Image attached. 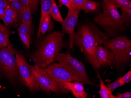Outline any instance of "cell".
Instances as JSON below:
<instances>
[{
    "label": "cell",
    "instance_id": "obj_16",
    "mask_svg": "<svg viewBox=\"0 0 131 98\" xmlns=\"http://www.w3.org/2000/svg\"><path fill=\"white\" fill-rule=\"evenodd\" d=\"M100 80V88L99 91V95L101 98H116V96L113 95L112 93L104 83L100 74H99Z\"/></svg>",
    "mask_w": 131,
    "mask_h": 98
},
{
    "label": "cell",
    "instance_id": "obj_14",
    "mask_svg": "<svg viewBox=\"0 0 131 98\" xmlns=\"http://www.w3.org/2000/svg\"><path fill=\"white\" fill-rule=\"evenodd\" d=\"M53 29V24L52 22L50 15L46 17L42 22L39 30H38L37 40L40 38L41 34L43 35L47 32L52 31Z\"/></svg>",
    "mask_w": 131,
    "mask_h": 98
},
{
    "label": "cell",
    "instance_id": "obj_5",
    "mask_svg": "<svg viewBox=\"0 0 131 98\" xmlns=\"http://www.w3.org/2000/svg\"><path fill=\"white\" fill-rule=\"evenodd\" d=\"M16 51L9 44L7 47H3L0 49V69L11 81L15 82L19 79L16 57Z\"/></svg>",
    "mask_w": 131,
    "mask_h": 98
},
{
    "label": "cell",
    "instance_id": "obj_25",
    "mask_svg": "<svg viewBox=\"0 0 131 98\" xmlns=\"http://www.w3.org/2000/svg\"><path fill=\"white\" fill-rule=\"evenodd\" d=\"M4 10H5V15L6 16L12 17L14 18H16L19 16V15L17 11L9 4L7 6V7L5 8Z\"/></svg>",
    "mask_w": 131,
    "mask_h": 98
},
{
    "label": "cell",
    "instance_id": "obj_34",
    "mask_svg": "<svg viewBox=\"0 0 131 98\" xmlns=\"http://www.w3.org/2000/svg\"><path fill=\"white\" fill-rule=\"evenodd\" d=\"M5 15L4 9H0V19L3 20Z\"/></svg>",
    "mask_w": 131,
    "mask_h": 98
},
{
    "label": "cell",
    "instance_id": "obj_9",
    "mask_svg": "<svg viewBox=\"0 0 131 98\" xmlns=\"http://www.w3.org/2000/svg\"><path fill=\"white\" fill-rule=\"evenodd\" d=\"M31 68L33 76L40 89L49 94L50 91L57 94L61 93L60 90L49 78L43 69L41 68L35 64L31 66Z\"/></svg>",
    "mask_w": 131,
    "mask_h": 98
},
{
    "label": "cell",
    "instance_id": "obj_11",
    "mask_svg": "<svg viewBox=\"0 0 131 98\" xmlns=\"http://www.w3.org/2000/svg\"><path fill=\"white\" fill-rule=\"evenodd\" d=\"M96 57L100 66L112 65L115 58L114 53L110 49L99 45L96 49Z\"/></svg>",
    "mask_w": 131,
    "mask_h": 98
},
{
    "label": "cell",
    "instance_id": "obj_36",
    "mask_svg": "<svg viewBox=\"0 0 131 98\" xmlns=\"http://www.w3.org/2000/svg\"><path fill=\"white\" fill-rule=\"evenodd\" d=\"M8 1L9 2H12L15 1V0H8Z\"/></svg>",
    "mask_w": 131,
    "mask_h": 98
},
{
    "label": "cell",
    "instance_id": "obj_33",
    "mask_svg": "<svg viewBox=\"0 0 131 98\" xmlns=\"http://www.w3.org/2000/svg\"><path fill=\"white\" fill-rule=\"evenodd\" d=\"M59 2L61 4L67 6L68 9L71 7L70 3L69 0H59Z\"/></svg>",
    "mask_w": 131,
    "mask_h": 98
},
{
    "label": "cell",
    "instance_id": "obj_28",
    "mask_svg": "<svg viewBox=\"0 0 131 98\" xmlns=\"http://www.w3.org/2000/svg\"><path fill=\"white\" fill-rule=\"evenodd\" d=\"M123 86L126 84L130 82L131 81V71H129L126 74L120 77Z\"/></svg>",
    "mask_w": 131,
    "mask_h": 98
},
{
    "label": "cell",
    "instance_id": "obj_27",
    "mask_svg": "<svg viewBox=\"0 0 131 98\" xmlns=\"http://www.w3.org/2000/svg\"><path fill=\"white\" fill-rule=\"evenodd\" d=\"M19 36L23 44L25 45V46L28 49H29L30 46L31 38L25 34L20 33H19Z\"/></svg>",
    "mask_w": 131,
    "mask_h": 98
},
{
    "label": "cell",
    "instance_id": "obj_17",
    "mask_svg": "<svg viewBox=\"0 0 131 98\" xmlns=\"http://www.w3.org/2000/svg\"><path fill=\"white\" fill-rule=\"evenodd\" d=\"M31 14L32 13L29 9V7H27L19 15L23 23L27 25L31 28L32 21Z\"/></svg>",
    "mask_w": 131,
    "mask_h": 98
},
{
    "label": "cell",
    "instance_id": "obj_20",
    "mask_svg": "<svg viewBox=\"0 0 131 98\" xmlns=\"http://www.w3.org/2000/svg\"><path fill=\"white\" fill-rule=\"evenodd\" d=\"M122 13L121 15V20L124 26L131 20V7L122 8Z\"/></svg>",
    "mask_w": 131,
    "mask_h": 98
},
{
    "label": "cell",
    "instance_id": "obj_31",
    "mask_svg": "<svg viewBox=\"0 0 131 98\" xmlns=\"http://www.w3.org/2000/svg\"><path fill=\"white\" fill-rule=\"evenodd\" d=\"M116 98H131V92H127L123 93L118 94L116 96Z\"/></svg>",
    "mask_w": 131,
    "mask_h": 98
},
{
    "label": "cell",
    "instance_id": "obj_24",
    "mask_svg": "<svg viewBox=\"0 0 131 98\" xmlns=\"http://www.w3.org/2000/svg\"><path fill=\"white\" fill-rule=\"evenodd\" d=\"M31 28L30 27L27 25L22 23L20 24L19 26V28L18 29V31L19 33L25 34L31 38Z\"/></svg>",
    "mask_w": 131,
    "mask_h": 98
},
{
    "label": "cell",
    "instance_id": "obj_32",
    "mask_svg": "<svg viewBox=\"0 0 131 98\" xmlns=\"http://www.w3.org/2000/svg\"><path fill=\"white\" fill-rule=\"evenodd\" d=\"M9 4L8 0H0V9H5Z\"/></svg>",
    "mask_w": 131,
    "mask_h": 98
},
{
    "label": "cell",
    "instance_id": "obj_29",
    "mask_svg": "<svg viewBox=\"0 0 131 98\" xmlns=\"http://www.w3.org/2000/svg\"><path fill=\"white\" fill-rule=\"evenodd\" d=\"M71 4L74 5L75 6L79 9H82L84 0H69Z\"/></svg>",
    "mask_w": 131,
    "mask_h": 98
},
{
    "label": "cell",
    "instance_id": "obj_13",
    "mask_svg": "<svg viewBox=\"0 0 131 98\" xmlns=\"http://www.w3.org/2000/svg\"><path fill=\"white\" fill-rule=\"evenodd\" d=\"M55 0H41V13L38 30L46 17L50 15L52 5Z\"/></svg>",
    "mask_w": 131,
    "mask_h": 98
},
{
    "label": "cell",
    "instance_id": "obj_12",
    "mask_svg": "<svg viewBox=\"0 0 131 98\" xmlns=\"http://www.w3.org/2000/svg\"><path fill=\"white\" fill-rule=\"evenodd\" d=\"M64 86L67 90L71 91L76 98H86L88 95L82 84L79 82H68L64 83Z\"/></svg>",
    "mask_w": 131,
    "mask_h": 98
},
{
    "label": "cell",
    "instance_id": "obj_35",
    "mask_svg": "<svg viewBox=\"0 0 131 98\" xmlns=\"http://www.w3.org/2000/svg\"><path fill=\"white\" fill-rule=\"evenodd\" d=\"M26 8L29 7V0H20Z\"/></svg>",
    "mask_w": 131,
    "mask_h": 98
},
{
    "label": "cell",
    "instance_id": "obj_26",
    "mask_svg": "<svg viewBox=\"0 0 131 98\" xmlns=\"http://www.w3.org/2000/svg\"><path fill=\"white\" fill-rule=\"evenodd\" d=\"M122 86H123V85H122L121 80L120 77L114 82L108 84L107 86L111 91V92L112 93L115 90L117 89L118 88Z\"/></svg>",
    "mask_w": 131,
    "mask_h": 98
},
{
    "label": "cell",
    "instance_id": "obj_18",
    "mask_svg": "<svg viewBox=\"0 0 131 98\" xmlns=\"http://www.w3.org/2000/svg\"><path fill=\"white\" fill-rule=\"evenodd\" d=\"M103 2L111 4L117 8L131 7L130 0H103Z\"/></svg>",
    "mask_w": 131,
    "mask_h": 98
},
{
    "label": "cell",
    "instance_id": "obj_8",
    "mask_svg": "<svg viewBox=\"0 0 131 98\" xmlns=\"http://www.w3.org/2000/svg\"><path fill=\"white\" fill-rule=\"evenodd\" d=\"M15 57L20 76L23 83L31 91L40 90V88L33 76L31 66L25 57L17 52H15Z\"/></svg>",
    "mask_w": 131,
    "mask_h": 98
},
{
    "label": "cell",
    "instance_id": "obj_30",
    "mask_svg": "<svg viewBox=\"0 0 131 98\" xmlns=\"http://www.w3.org/2000/svg\"><path fill=\"white\" fill-rule=\"evenodd\" d=\"M29 9L31 13H34L37 8L38 0H29Z\"/></svg>",
    "mask_w": 131,
    "mask_h": 98
},
{
    "label": "cell",
    "instance_id": "obj_7",
    "mask_svg": "<svg viewBox=\"0 0 131 98\" xmlns=\"http://www.w3.org/2000/svg\"><path fill=\"white\" fill-rule=\"evenodd\" d=\"M47 75L54 82L61 93H64L67 90L64 83L68 82H79L76 78L59 63H52L44 69Z\"/></svg>",
    "mask_w": 131,
    "mask_h": 98
},
{
    "label": "cell",
    "instance_id": "obj_23",
    "mask_svg": "<svg viewBox=\"0 0 131 98\" xmlns=\"http://www.w3.org/2000/svg\"><path fill=\"white\" fill-rule=\"evenodd\" d=\"M9 4L17 11L19 15L26 8L25 6L20 0H15L13 2H9Z\"/></svg>",
    "mask_w": 131,
    "mask_h": 98
},
{
    "label": "cell",
    "instance_id": "obj_10",
    "mask_svg": "<svg viewBox=\"0 0 131 98\" xmlns=\"http://www.w3.org/2000/svg\"><path fill=\"white\" fill-rule=\"evenodd\" d=\"M71 4V7L68 9V13L62 23V31L69 34L70 36V45L73 48V38L75 36V29L77 24V20L81 9Z\"/></svg>",
    "mask_w": 131,
    "mask_h": 98
},
{
    "label": "cell",
    "instance_id": "obj_21",
    "mask_svg": "<svg viewBox=\"0 0 131 98\" xmlns=\"http://www.w3.org/2000/svg\"><path fill=\"white\" fill-rule=\"evenodd\" d=\"M51 15L56 21L59 22H62L64 20L62 17L59 8L55 2L53 3L52 5Z\"/></svg>",
    "mask_w": 131,
    "mask_h": 98
},
{
    "label": "cell",
    "instance_id": "obj_1",
    "mask_svg": "<svg viewBox=\"0 0 131 98\" xmlns=\"http://www.w3.org/2000/svg\"><path fill=\"white\" fill-rule=\"evenodd\" d=\"M109 36L96 27L84 25L75 33L73 44L84 52L90 64L95 69L100 68L96 57V50L99 45L103 44Z\"/></svg>",
    "mask_w": 131,
    "mask_h": 98
},
{
    "label": "cell",
    "instance_id": "obj_4",
    "mask_svg": "<svg viewBox=\"0 0 131 98\" xmlns=\"http://www.w3.org/2000/svg\"><path fill=\"white\" fill-rule=\"evenodd\" d=\"M105 47L110 49L114 55L113 65L118 69L127 64L131 60V41L125 36H115L104 42Z\"/></svg>",
    "mask_w": 131,
    "mask_h": 98
},
{
    "label": "cell",
    "instance_id": "obj_19",
    "mask_svg": "<svg viewBox=\"0 0 131 98\" xmlns=\"http://www.w3.org/2000/svg\"><path fill=\"white\" fill-rule=\"evenodd\" d=\"M99 3L95 1L84 0L82 10L88 12H93L98 9Z\"/></svg>",
    "mask_w": 131,
    "mask_h": 98
},
{
    "label": "cell",
    "instance_id": "obj_2",
    "mask_svg": "<svg viewBox=\"0 0 131 98\" xmlns=\"http://www.w3.org/2000/svg\"><path fill=\"white\" fill-rule=\"evenodd\" d=\"M64 36L63 33L55 31L41 40L37 50L31 56L35 65L44 69L56 61L63 46Z\"/></svg>",
    "mask_w": 131,
    "mask_h": 98
},
{
    "label": "cell",
    "instance_id": "obj_3",
    "mask_svg": "<svg viewBox=\"0 0 131 98\" xmlns=\"http://www.w3.org/2000/svg\"><path fill=\"white\" fill-rule=\"evenodd\" d=\"M103 7L104 10L94 18V21L104 29L109 36L115 37L126 30L121 15L117 8L111 4L103 2Z\"/></svg>",
    "mask_w": 131,
    "mask_h": 98
},
{
    "label": "cell",
    "instance_id": "obj_22",
    "mask_svg": "<svg viewBox=\"0 0 131 98\" xmlns=\"http://www.w3.org/2000/svg\"><path fill=\"white\" fill-rule=\"evenodd\" d=\"M20 19H21L20 16L16 18H14L5 15L3 20L4 22L5 26L6 27L17 25L20 22Z\"/></svg>",
    "mask_w": 131,
    "mask_h": 98
},
{
    "label": "cell",
    "instance_id": "obj_6",
    "mask_svg": "<svg viewBox=\"0 0 131 98\" xmlns=\"http://www.w3.org/2000/svg\"><path fill=\"white\" fill-rule=\"evenodd\" d=\"M56 60L76 78L79 82L95 85L88 77L82 63L73 57L70 53H59L57 57Z\"/></svg>",
    "mask_w": 131,
    "mask_h": 98
},
{
    "label": "cell",
    "instance_id": "obj_15",
    "mask_svg": "<svg viewBox=\"0 0 131 98\" xmlns=\"http://www.w3.org/2000/svg\"><path fill=\"white\" fill-rule=\"evenodd\" d=\"M9 32L8 28L0 24V48L7 47L10 44Z\"/></svg>",
    "mask_w": 131,
    "mask_h": 98
}]
</instances>
